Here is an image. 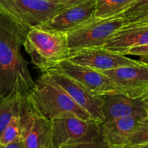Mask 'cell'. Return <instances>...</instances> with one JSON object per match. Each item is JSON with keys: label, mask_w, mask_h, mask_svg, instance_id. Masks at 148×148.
I'll return each mask as SVG.
<instances>
[{"label": "cell", "mask_w": 148, "mask_h": 148, "mask_svg": "<svg viewBox=\"0 0 148 148\" xmlns=\"http://www.w3.org/2000/svg\"><path fill=\"white\" fill-rule=\"evenodd\" d=\"M51 123V148H66L90 143L102 136L101 123L75 116L56 118Z\"/></svg>", "instance_id": "5b68a950"}, {"label": "cell", "mask_w": 148, "mask_h": 148, "mask_svg": "<svg viewBox=\"0 0 148 148\" xmlns=\"http://www.w3.org/2000/svg\"><path fill=\"white\" fill-rule=\"evenodd\" d=\"M126 148H148V144L143 145H139V146H134V147H126Z\"/></svg>", "instance_id": "4316f807"}, {"label": "cell", "mask_w": 148, "mask_h": 148, "mask_svg": "<svg viewBox=\"0 0 148 148\" xmlns=\"http://www.w3.org/2000/svg\"><path fill=\"white\" fill-rule=\"evenodd\" d=\"M126 55L140 56L141 59L140 61L148 63V44L132 48L126 52L125 56Z\"/></svg>", "instance_id": "44dd1931"}, {"label": "cell", "mask_w": 148, "mask_h": 148, "mask_svg": "<svg viewBox=\"0 0 148 148\" xmlns=\"http://www.w3.org/2000/svg\"><path fill=\"white\" fill-rule=\"evenodd\" d=\"M135 0H95L94 17L106 19L119 16Z\"/></svg>", "instance_id": "e0dca14e"}, {"label": "cell", "mask_w": 148, "mask_h": 148, "mask_svg": "<svg viewBox=\"0 0 148 148\" xmlns=\"http://www.w3.org/2000/svg\"><path fill=\"white\" fill-rule=\"evenodd\" d=\"M141 100L143 101V102H144V103H148V92L144 95V96L143 97V98H141Z\"/></svg>", "instance_id": "484cf974"}, {"label": "cell", "mask_w": 148, "mask_h": 148, "mask_svg": "<svg viewBox=\"0 0 148 148\" xmlns=\"http://www.w3.org/2000/svg\"><path fill=\"white\" fill-rule=\"evenodd\" d=\"M147 44L148 25H127L119 30L103 48L113 53L125 55L132 48Z\"/></svg>", "instance_id": "9a60e30c"}, {"label": "cell", "mask_w": 148, "mask_h": 148, "mask_svg": "<svg viewBox=\"0 0 148 148\" xmlns=\"http://www.w3.org/2000/svg\"><path fill=\"white\" fill-rule=\"evenodd\" d=\"M148 144V120L146 118L138 128L134 132L126 141L124 147H134Z\"/></svg>", "instance_id": "ffe728a7"}, {"label": "cell", "mask_w": 148, "mask_h": 148, "mask_svg": "<svg viewBox=\"0 0 148 148\" xmlns=\"http://www.w3.org/2000/svg\"><path fill=\"white\" fill-rule=\"evenodd\" d=\"M24 96L23 94L19 93L0 98V135L12 118L20 113Z\"/></svg>", "instance_id": "2e32d148"}, {"label": "cell", "mask_w": 148, "mask_h": 148, "mask_svg": "<svg viewBox=\"0 0 148 148\" xmlns=\"http://www.w3.org/2000/svg\"><path fill=\"white\" fill-rule=\"evenodd\" d=\"M27 97L33 108L50 121L66 116L95 121L74 101L48 72H42L41 76L35 81V85Z\"/></svg>", "instance_id": "7a4b0ae2"}, {"label": "cell", "mask_w": 148, "mask_h": 148, "mask_svg": "<svg viewBox=\"0 0 148 148\" xmlns=\"http://www.w3.org/2000/svg\"><path fill=\"white\" fill-rule=\"evenodd\" d=\"M148 25V17L144 19V20H141V21H139L137 23H134V24L129 25Z\"/></svg>", "instance_id": "d4e9b609"}, {"label": "cell", "mask_w": 148, "mask_h": 148, "mask_svg": "<svg viewBox=\"0 0 148 148\" xmlns=\"http://www.w3.org/2000/svg\"><path fill=\"white\" fill-rule=\"evenodd\" d=\"M66 148H114L110 146L103 137V135L97 140L90 143H83V144L77 145L72 147Z\"/></svg>", "instance_id": "7402d4cb"}, {"label": "cell", "mask_w": 148, "mask_h": 148, "mask_svg": "<svg viewBox=\"0 0 148 148\" xmlns=\"http://www.w3.org/2000/svg\"><path fill=\"white\" fill-rule=\"evenodd\" d=\"M66 59L72 63L88 66L100 72L140 64L143 62L130 59L125 55L113 53L103 47L79 49L71 52Z\"/></svg>", "instance_id": "30bf717a"}, {"label": "cell", "mask_w": 148, "mask_h": 148, "mask_svg": "<svg viewBox=\"0 0 148 148\" xmlns=\"http://www.w3.org/2000/svg\"><path fill=\"white\" fill-rule=\"evenodd\" d=\"M147 120H148V115H147Z\"/></svg>", "instance_id": "f1b7e54d"}, {"label": "cell", "mask_w": 148, "mask_h": 148, "mask_svg": "<svg viewBox=\"0 0 148 148\" xmlns=\"http://www.w3.org/2000/svg\"><path fill=\"white\" fill-rule=\"evenodd\" d=\"M110 78L120 93L141 99L148 92V63L125 66L102 72Z\"/></svg>", "instance_id": "9c48e42d"}, {"label": "cell", "mask_w": 148, "mask_h": 148, "mask_svg": "<svg viewBox=\"0 0 148 148\" xmlns=\"http://www.w3.org/2000/svg\"><path fill=\"white\" fill-rule=\"evenodd\" d=\"M23 46L30 55L32 63L41 72L66 59L70 53L66 34L38 27L28 30Z\"/></svg>", "instance_id": "3957f363"}, {"label": "cell", "mask_w": 148, "mask_h": 148, "mask_svg": "<svg viewBox=\"0 0 148 148\" xmlns=\"http://www.w3.org/2000/svg\"><path fill=\"white\" fill-rule=\"evenodd\" d=\"M20 138L24 148H51V123L39 114L25 95L22 103Z\"/></svg>", "instance_id": "52a82bcc"}, {"label": "cell", "mask_w": 148, "mask_h": 148, "mask_svg": "<svg viewBox=\"0 0 148 148\" xmlns=\"http://www.w3.org/2000/svg\"><path fill=\"white\" fill-rule=\"evenodd\" d=\"M0 148H24V147H23L21 140H20V138H19L17 139V140H15L14 142H13V143H10V144L7 145H4V146L0 145Z\"/></svg>", "instance_id": "cb8c5ba5"}, {"label": "cell", "mask_w": 148, "mask_h": 148, "mask_svg": "<svg viewBox=\"0 0 148 148\" xmlns=\"http://www.w3.org/2000/svg\"><path fill=\"white\" fill-rule=\"evenodd\" d=\"M59 1H60L63 4L65 7H71V6H74L76 5V4H81V3L89 1L90 0H59Z\"/></svg>", "instance_id": "603a6c76"}, {"label": "cell", "mask_w": 148, "mask_h": 148, "mask_svg": "<svg viewBox=\"0 0 148 148\" xmlns=\"http://www.w3.org/2000/svg\"><path fill=\"white\" fill-rule=\"evenodd\" d=\"M127 25V20L121 16L106 19L93 17L66 34L70 53L79 49L103 47Z\"/></svg>", "instance_id": "277c9868"}, {"label": "cell", "mask_w": 148, "mask_h": 148, "mask_svg": "<svg viewBox=\"0 0 148 148\" xmlns=\"http://www.w3.org/2000/svg\"><path fill=\"white\" fill-rule=\"evenodd\" d=\"M95 7V0H90L65 7L38 27L67 34L92 20L94 17Z\"/></svg>", "instance_id": "8fae6325"}, {"label": "cell", "mask_w": 148, "mask_h": 148, "mask_svg": "<svg viewBox=\"0 0 148 148\" xmlns=\"http://www.w3.org/2000/svg\"><path fill=\"white\" fill-rule=\"evenodd\" d=\"M145 110L147 111V115H148V103H145Z\"/></svg>", "instance_id": "83f0119b"}, {"label": "cell", "mask_w": 148, "mask_h": 148, "mask_svg": "<svg viewBox=\"0 0 148 148\" xmlns=\"http://www.w3.org/2000/svg\"><path fill=\"white\" fill-rule=\"evenodd\" d=\"M20 114L14 116L0 135V145L4 146L13 143L20 136Z\"/></svg>", "instance_id": "d6986e66"}, {"label": "cell", "mask_w": 148, "mask_h": 148, "mask_svg": "<svg viewBox=\"0 0 148 148\" xmlns=\"http://www.w3.org/2000/svg\"><path fill=\"white\" fill-rule=\"evenodd\" d=\"M46 72H49L74 101L88 113L95 121L101 124L104 122L102 111V96L93 95L77 81L62 72L52 69H49Z\"/></svg>", "instance_id": "7c38bea8"}, {"label": "cell", "mask_w": 148, "mask_h": 148, "mask_svg": "<svg viewBox=\"0 0 148 148\" xmlns=\"http://www.w3.org/2000/svg\"><path fill=\"white\" fill-rule=\"evenodd\" d=\"M146 118L145 116H130L104 121L101 124L103 137L112 147L123 148L130 134Z\"/></svg>", "instance_id": "5bb4252c"}, {"label": "cell", "mask_w": 148, "mask_h": 148, "mask_svg": "<svg viewBox=\"0 0 148 148\" xmlns=\"http://www.w3.org/2000/svg\"><path fill=\"white\" fill-rule=\"evenodd\" d=\"M49 69L62 72L64 75L75 79L93 95L103 96L120 93L114 82L102 72L88 66L72 63L68 59L59 61Z\"/></svg>", "instance_id": "ba28073f"}, {"label": "cell", "mask_w": 148, "mask_h": 148, "mask_svg": "<svg viewBox=\"0 0 148 148\" xmlns=\"http://www.w3.org/2000/svg\"><path fill=\"white\" fill-rule=\"evenodd\" d=\"M127 22V25L134 24L148 17V0H135L120 15Z\"/></svg>", "instance_id": "ac0fdd59"}, {"label": "cell", "mask_w": 148, "mask_h": 148, "mask_svg": "<svg viewBox=\"0 0 148 148\" xmlns=\"http://www.w3.org/2000/svg\"><path fill=\"white\" fill-rule=\"evenodd\" d=\"M64 8L59 0H0V12L29 30L47 21Z\"/></svg>", "instance_id": "8992f818"}, {"label": "cell", "mask_w": 148, "mask_h": 148, "mask_svg": "<svg viewBox=\"0 0 148 148\" xmlns=\"http://www.w3.org/2000/svg\"><path fill=\"white\" fill-rule=\"evenodd\" d=\"M28 30L0 12V98L26 95L35 85L20 52Z\"/></svg>", "instance_id": "6da1fadb"}, {"label": "cell", "mask_w": 148, "mask_h": 148, "mask_svg": "<svg viewBox=\"0 0 148 148\" xmlns=\"http://www.w3.org/2000/svg\"><path fill=\"white\" fill-rule=\"evenodd\" d=\"M102 111L104 121L130 116H147L141 99H134L121 93L103 95Z\"/></svg>", "instance_id": "4fadbf2b"}]
</instances>
